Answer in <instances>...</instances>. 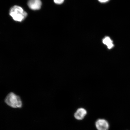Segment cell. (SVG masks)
<instances>
[{
	"label": "cell",
	"instance_id": "6da1fadb",
	"mask_svg": "<svg viewBox=\"0 0 130 130\" xmlns=\"http://www.w3.org/2000/svg\"><path fill=\"white\" fill-rule=\"evenodd\" d=\"M5 102L8 106L12 108H21L22 106V102L20 97L13 92L8 94L5 98Z\"/></svg>",
	"mask_w": 130,
	"mask_h": 130
},
{
	"label": "cell",
	"instance_id": "7a4b0ae2",
	"mask_svg": "<svg viewBox=\"0 0 130 130\" xmlns=\"http://www.w3.org/2000/svg\"><path fill=\"white\" fill-rule=\"evenodd\" d=\"M9 14L14 21L21 22L27 17V13L20 6H15L11 8Z\"/></svg>",
	"mask_w": 130,
	"mask_h": 130
},
{
	"label": "cell",
	"instance_id": "3957f363",
	"mask_svg": "<svg viewBox=\"0 0 130 130\" xmlns=\"http://www.w3.org/2000/svg\"><path fill=\"white\" fill-rule=\"evenodd\" d=\"M95 126L97 130H108L110 127L109 123L104 119H99L95 122Z\"/></svg>",
	"mask_w": 130,
	"mask_h": 130
},
{
	"label": "cell",
	"instance_id": "277c9868",
	"mask_svg": "<svg viewBox=\"0 0 130 130\" xmlns=\"http://www.w3.org/2000/svg\"><path fill=\"white\" fill-rule=\"evenodd\" d=\"M87 114V111L85 109L80 108L78 109L74 114L75 118L79 121L84 119Z\"/></svg>",
	"mask_w": 130,
	"mask_h": 130
},
{
	"label": "cell",
	"instance_id": "5b68a950",
	"mask_svg": "<svg viewBox=\"0 0 130 130\" xmlns=\"http://www.w3.org/2000/svg\"><path fill=\"white\" fill-rule=\"evenodd\" d=\"M28 5L31 9L37 10L41 7L42 3L41 0H29Z\"/></svg>",
	"mask_w": 130,
	"mask_h": 130
},
{
	"label": "cell",
	"instance_id": "8992f818",
	"mask_svg": "<svg viewBox=\"0 0 130 130\" xmlns=\"http://www.w3.org/2000/svg\"><path fill=\"white\" fill-rule=\"evenodd\" d=\"M102 42L104 44L106 45L109 49H111L114 46L113 41L109 37H106L103 39Z\"/></svg>",
	"mask_w": 130,
	"mask_h": 130
},
{
	"label": "cell",
	"instance_id": "52a82bcc",
	"mask_svg": "<svg viewBox=\"0 0 130 130\" xmlns=\"http://www.w3.org/2000/svg\"><path fill=\"white\" fill-rule=\"evenodd\" d=\"M64 0H54V2L56 4H60L64 2Z\"/></svg>",
	"mask_w": 130,
	"mask_h": 130
},
{
	"label": "cell",
	"instance_id": "ba28073f",
	"mask_svg": "<svg viewBox=\"0 0 130 130\" xmlns=\"http://www.w3.org/2000/svg\"><path fill=\"white\" fill-rule=\"evenodd\" d=\"M100 2L102 3H105L108 2L109 0H98Z\"/></svg>",
	"mask_w": 130,
	"mask_h": 130
}]
</instances>
